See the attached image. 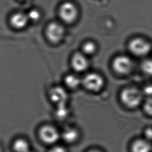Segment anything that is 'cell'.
Listing matches in <instances>:
<instances>
[{"label": "cell", "instance_id": "cell-1", "mask_svg": "<svg viewBox=\"0 0 152 152\" xmlns=\"http://www.w3.org/2000/svg\"><path fill=\"white\" fill-rule=\"evenodd\" d=\"M121 99L125 105L134 108L141 103L143 100V93L134 88H127L121 92Z\"/></svg>", "mask_w": 152, "mask_h": 152}, {"label": "cell", "instance_id": "cell-2", "mask_svg": "<svg viewBox=\"0 0 152 152\" xmlns=\"http://www.w3.org/2000/svg\"><path fill=\"white\" fill-rule=\"evenodd\" d=\"M129 48L133 54L140 56L148 54L151 49L150 43L142 38H135L131 41Z\"/></svg>", "mask_w": 152, "mask_h": 152}, {"label": "cell", "instance_id": "cell-3", "mask_svg": "<svg viewBox=\"0 0 152 152\" xmlns=\"http://www.w3.org/2000/svg\"><path fill=\"white\" fill-rule=\"evenodd\" d=\"M82 83L90 91L97 92L103 87V79L98 74L91 73L85 76L82 80Z\"/></svg>", "mask_w": 152, "mask_h": 152}, {"label": "cell", "instance_id": "cell-4", "mask_svg": "<svg viewBox=\"0 0 152 152\" xmlns=\"http://www.w3.org/2000/svg\"><path fill=\"white\" fill-rule=\"evenodd\" d=\"M59 132L55 127L50 125H45L41 128L39 137L45 143L52 144L56 143L60 137Z\"/></svg>", "mask_w": 152, "mask_h": 152}, {"label": "cell", "instance_id": "cell-5", "mask_svg": "<svg viewBox=\"0 0 152 152\" xmlns=\"http://www.w3.org/2000/svg\"><path fill=\"white\" fill-rule=\"evenodd\" d=\"M65 30L63 26L58 23L53 22L49 24L46 29V35L49 40L53 43H58L63 39Z\"/></svg>", "mask_w": 152, "mask_h": 152}, {"label": "cell", "instance_id": "cell-6", "mask_svg": "<svg viewBox=\"0 0 152 152\" xmlns=\"http://www.w3.org/2000/svg\"><path fill=\"white\" fill-rule=\"evenodd\" d=\"M60 17L67 23H71L75 21L78 15V11L76 6L70 2H66L61 5L59 11Z\"/></svg>", "mask_w": 152, "mask_h": 152}, {"label": "cell", "instance_id": "cell-7", "mask_svg": "<svg viewBox=\"0 0 152 152\" xmlns=\"http://www.w3.org/2000/svg\"><path fill=\"white\" fill-rule=\"evenodd\" d=\"M113 66L115 71L119 74H127L131 70L132 61L127 56H119L114 59Z\"/></svg>", "mask_w": 152, "mask_h": 152}, {"label": "cell", "instance_id": "cell-8", "mask_svg": "<svg viewBox=\"0 0 152 152\" xmlns=\"http://www.w3.org/2000/svg\"><path fill=\"white\" fill-rule=\"evenodd\" d=\"M51 99L57 106L65 105L67 100V93L61 87H55L51 89L50 92Z\"/></svg>", "mask_w": 152, "mask_h": 152}, {"label": "cell", "instance_id": "cell-9", "mask_svg": "<svg viewBox=\"0 0 152 152\" xmlns=\"http://www.w3.org/2000/svg\"><path fill=\"white\" fill-rule=\"evenodd\" d=\"M72 68L77 72H83L88 67V61L83 54L77 53L72 58Z\"/></svg>", "mask_w": 152, "mask_h": 152}, {"label": "cell", "instance_id": "cell-10", "mask_svg": "<svg viewBox=\"0 0 152 152\" xmlns=\"http://www.w3.org/2000/svg\"><path fill=\"white\" fill-rule=\"evenodd\" d=\"M29 20L27 14L18 12L14 14L10 19L11 25L13 27L21 29L25 27Z\"/></svg>", "mask_w": 152, "mask_h": 152}, {"label": "cell", "instance_id": "cell-11", "mask_svg": "<svg viewBox=\"0 0 152 152\" xmlns=\"http://www.w3.org/2000/svg\"><path fill=\"white\" fill-rule=\"evenodd\" d=\"M151 145L146 140L139 139L133 142L131 150L132 152H151Z\"/></svg>", "mask_w": 152, "mask_h": 152}, {"label": "cell", "instance_id": "cell-12", "mask_svg": "<svg viewBox=\"0 0 152 152\" xmlns=\"http://www.w3.org/2000/svg\"><path fill=\"white\" fill-rule=\"evenodd\" d=\"M78 131L74 128H68L62 133L64 140L68 143H72L78 139Z\"/></svg>", "mask_w": 152, "mask_h": 152}, {"label": "cell", "instance_id": "cell-13", "mask_svg": "<svg viewBox=\"0 0 152 152\" xmlns=\"http://www.w3.org/2000/svg\"><path fill=\"white\" fill-rule=\"evenodd\" d=\"M13 148L15 152H29V144L23 139L16 140L13 143Z\"/></svg>", "mask_w": 152, "mask_h": 152}, {"label": "cell", "instance_id": "cell-14", "mask_svg": "<svg viewBox=\"0 0 152 152\" xmlns=\"http://www.w3.org/2000/svg\"><path fill=\"white\" fill-rule=\"evenodd\" d=\"M66 85L70 89H74L78 87L82 83V81L78 77L73 74H69L65 78Z\"/></svg>", "mask_w": 152, "mask_h": 152}, {"label": "cell", "instance_id": "cell-15", "mask_svg": "<svg viewBox=\"0 0 152 152\" xmlns=\"http://www.w3.org/2000/svg\"><path fill=\"white\" fill-rule=\"evenodd\" d=\"M142 69L148 76H152V60L146 59L142 64Z\"/></svg>", "mask_w": 152, "mask_h": 152}, {"label": "cell", "instance_id": "cell-16", "mask_svg": "<svg viewBox=\"0 0 152 152\" xmlns=\"http://www.w3.org/2000/svg\"><path fill=\"white\" fill-rule=\"evenodd\" d=\"M83 50L85 54H92L95 52L96 45L92 42H87L83 45Z\"/></svg>", "mask_w": 152, "mask_h": 152}, {"label": "cell", "instance_id": "cell-17", "mask_svg": "<svg viewBox=\"0 0 152 152\" xmlns=\"http://www.w3.org/2000/svg\"><path fill=\"white\" fill-rule=\"evenodd\" d=\"M27 15L29 21H38L40 19L41 17L40 12L36 9H33V10H30L27 14Z\"/></svg>", "mask_w": 152, "mask_h": 152}, {"label": "cell", "instance_id": "cell-18", "mask_svg": "<svg viewBox=\"0 0 152 152\" xmlns=\"http://www.w3.org/2000/svg\"><path fill=\"white\" fill-rule=\"evenodd\" d=\"M144 110L150 116H152V98H148L144 104Z\"/></svg>", "mask_w": 152, "mask_h": 152}, {"label": "cell", "instance_id": "cell-19", "mask_svg": "<svg viewBox=\"0 0 152 152\" xmlns=\"http://www.w3.org/2000/svg\"><path fill=\"white\" fill-rule=\"evenodd\" d=\"M49 152H67V151L61 146H55L52 148Z\"/></svg>", "mask_w": 152, "mask_h": 152}, {"label": "cell", "instance_id": "cell-20", "mask_svg": "<svg viewBox=\"0 0 152 152\" xmlns=\"http://www.w3.org/2000/svg\"><path fill=\"white\" fill-rule=\"evenodd\" d=\"M145 135L148 140H152V128H148L145 131Z\"/></svg>", "mask_w": 152, "mask_h": 152}, {"label": "cell", "instance_id": "cell-21", "mask_svg": "<svg viewBox=\"0 0 152 152\" xmlns=\"http://www.w3.org/2000/svg\"><path fill=\"white\" fill-rule=\"evenodd\" d=\"M144 92L146 95H152V86L145 87L144 90Z\"/></svg>", "mask_w": 152, "mask_h": 152}, {"label": "cell", "instance_id": "cell-22", "mask_svg": "<svg viewBox=\"0 0 152 152\" xmlns=\"http://www.w3.org/2000/svg\"><path fill=\"white\" fill-rule=\"evenodd\" d=\"M88 152H102L101 151H100L99 150H92L91 151H90Z\"/></svg>", "mask_w": 152, "mask_h": 152}, {"label": "cell", "instance_id": "cell-23", "mask_svg": "<svg viewBox=\"0 0 152 152\" xmlns=\"http://www.w3.org/2000/svg\"><path fill=\"white\" fill-rule=\"evenodd\" d=\"M21 1H27V0H21Z\"/></svg>", "mask_w": 152, "mask_h": 152}]
</instances>
